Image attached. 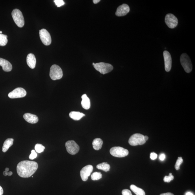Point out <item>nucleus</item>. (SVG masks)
Wrapping results in <instances>:
<instances>
[{
	"label": "nucleus",
	"instance_id": "nucleus-19",
	"mask_svg": "<svg viewBox=\"0 0 195 195\" xmlns=\"http://www.w3.org/2000/svg\"><path fill=\"white\" fill-rule=\"evenodd\" d=\"M69 116L71 119L75 120H79L85 116L83 113L79 112H70Z\"/></svg>",
	"mask_w": 195,
	"mask_h": 195
},
{
	"label": "nucleus",
	"instance_id": "nucleus-26",
	"mask_svg": "<svg viewBox=\"0 0 195 195\" xmlns=\"http://www.w3.org/2000/svg\"><path fill=\"white\" fill-rule=\"evenodd\" d=\"M45 148V147L41 144H35V151H36L37 152L39 153L43 152Z\"/></svg>",
	"mask_w": 195,
	"mask_h": 195
},
{
	"label": "nucleus",
	"instance_id": "nucleus-43",
	"mask_svg": "<svg viewBox=\"0 0 195 195\" xmlns=\"http://www.w3.org/2000/svg\"><path fill=\"white\" fill-rule=\"evenodd\" d=\"M94 64H95V63H93V65H94Z\"/></svg>",
	"mask_w": 195,
	"mask_h": 195
},
{
	"label": "nucleus",
	"instance_id": "nucleus-38",
	"mask_svg": "<svg viewBox=\"0 0 195 195\" xmlns=\"http://www.w3.org/2000/svg\"><path fill=\"white\" fill-rule=\"evenodd\" d=\"M148 139V136H144V139L145 140V141H147Z\"/></svg>",
	"mask_w": 195,
	"mask_h": 195
},
{
	"label": "nucleus",
	"instance_id": "nucleus-6",
	"mask_svg": "<svg viewBox=\"0 0 195 195\" xmlns=\"http://www.w3.org/2000/svg\"><path fill=\"white\" fill-rule=\"evenodd\" d=\"M146 142L144 139V136L139 133L134 134L130 137L129 140V144L133 146L142 145Z\"/></svg>",
	"mask_w": 195,
	"mask_h": 195
},
{
	"label": "nucleus",
	"instance_id": "nucleus-2",
	"mask_svg": "<svg viewBox=\"0 0 195 195\" xmlns=\"http://www.w3.org/2000/svg\"><path fill=\"white\" fill-rule=\"evenodd\" d=\"M180 62L184 70L189 73L192 70V64L189 56L186 53L182 54L180 56Z\"/></svg>",
	"mask_w": 195,
	"mask_h": 195
},
{
	"label": "nucleus",
	"instance_id": "nucleus-28",
	"mask_svg": "<svg viewBox=\"0 0 195 195\" xmlns=\"http://www.w3.org/2000/svg\"><path fill=\"white\" fill-rule=\"evenodd\" d=\"M174 179L173 176L172 175V173H170L169 176H165L164 178V181L165 182H169Z\"/></svg>",
	"mask_w": 195,
	"mask_h": 195
},
{
	"label": "nucleus",
	"instance_id": "nucleus-33",
	"mask_svg": "<svg viewBox=\"0 0 195 195\" xmlns=\"http://www.w3.org/2000/svg\"><path fill=\"white\" fill-rule=\"evenodd\" d=\"M165 155L164 154H161L159 156V159L161 161H163L165 160Z\"/></svg>",
	"mask_w": 195,
	"mask_h": 195
},
{
	"label": "nucleus",
	"instance_id": "nucleus-7",
	"mask_svg": "<svg viewBox=\"0 0 195 195\" xmlns=\"http://www.w3.org/2000/svg\"><path fill=\"white\" fill-rule=\"evenodd\" d=\"M110 153L113 156L123 158L128 155L129 151L121 147H114L111 148Z\"/></svg>",
	"mask_w": 195,
	"mask_h": 195
},
{
	"label": "nucleus",
	"instance_id": "nucleus-10",
	"mask_svg": "<svg viewBox=\"0 0 195 195\" xmlns=\"http://www.w3.org/2000/svg\"><path fill=\"white\" fill-rule=\"evenodd\" d=\"M39 36L41 41L44 44L49 46L51 43V35L49 32L45 29H42L39 31Z\"/></svg>",
	"mask_w": 195,
	"mask_h": 195
},
{
	"label": "nucleus",
	"instance_id": "nucleus-37",
	"mask_svg": "<svg viewBox=\"0 0 195 195\" xmlns=\"http://www.w3.org/2000/svg\"><path fill=\"white\" fill-rule=\"evenodd\" d=\"M8 172H6V171L3 172V175L5 176H7L8 175Z\"/></svg>",
	"mask_w": 195,
	"mask_h": 195
},
{
	"label": "nucleus",
	"instance_id": "nucleus-4",
	"mask_svg": "<svg viewBox=\"0 0 195 195\" xmlns=\"http://www.w3.org/2000/svg\"><path fill=\"white\" fill-rule=\"evenodd\" d=\"M12 16L15 24L20 28L24 26L25 21L22 14L20 10L15 9L12 12Z\"/></svg>",
	"mask_w": 195,
	"mask_h": 195
},
{
	"label": "nucleus",
	"instance_id": "nucleus-41",
	"mask_svg": "<svg viewBox=\"0 0 195 195\" xmlns=\"http://www.w3.org/2000/svg\"><path fill=\"white\" fill-rule=\"evenodd\" d=\"M9 169L8 168H6L5 169V171L6 172H8V171H9Z\"/></svg>",
	"mask_w": 195,
	"mask_h": 195
},
{
	"label": "nucleus",
	"instance_id": "nucleus-16",
	"mask_svg": "<svg viewBox=\"0 0 195 195\" xmlns=\"http://www.w3.org/2000/svg\"><path fill=\"white\" fill-rule=\"evenodd\" d=\"M0 66L2 67L3 70L5 72H10L12 70V66L8 60L0 58Z\"/></svg>",
	"mask_w": 195,
	"mask_h": 195
},
{
	"label": "nucleus",
	"instance_id": "nucleus-20",
	"mask_svg": "<svg viewBox=\"0 0 195 195\" xmlns=\"http://www.w3.org/2000/svg\"><path fill=\"white\" fill-rule=\"evenodd\" d=\"M103 144V142L101 139L96 138L94 139L93 141V148L96 150H99L101 148Z\"/></svg>",
	"mask_w": 195,
	"mask_h": 195
},
{
	"label": "nucleus",
	"instance_id": "nucleus-36",
	"mask_svg": "<svg viewBox=\"0 0 195 195\" xmlns=\"http://www.w3.org/2000/svg\"><path fill=\"white\" fill-rule=\"evenodd\" d=\"M100 1V0H93V2L94 4H96L99 3Z\"/></svg>",
	"mask_w": 195,
	"mask_h": 195
},
{
	"label": "nucleus",
	"instance_id": "nucleus-31",
	"mask_svg": "<svg viewBox=\"0 0 195 195\" xmlns=\"http://www.w3.org/2000/svg\"><path fill=\"white\" fill-rule=\"evenodd\" d=\"M122 193L123 195H132L131 192L129 190L127 189L123 190Z\"/></svg>",
	"mask_w": 195,
	"mask_h": 195
},
{
	"label": "nucleus",
	"instance_id": "nucleus-9",
	"mask_svg": "<svg viewBox=\"0 0 195 195\" xmlns=\"http://www.w3.org/2000/svg\"><path fill=\"white\" fill-rule=\"evenodd\" d=\"M165 22L167 26L171 29H173L177 27L178 22L177 18L171 14H167L165 17Z\"/></svg>",
	"mask_w": 195,
	"mask_h": 195
},
{
	"label": "nucleus",
	"instance_id": "nucleus-12",
	"mask_svg": "<svg viewBox=\"0 0 195 195\" xmlns=\"http://www.w3.org/2000/svg\"><path fill=\"white\" fill-rule=\"evenodd\" d=\"M93 166L91 165H87L81 169L80 173V176L83 181H87L88 178L93 172Z\"/></svg>",
	"mask_w": 195,
	"mask_h": 195
},
{
	"label": "nucleus",
	"instance_id": "nucleus-34",
	"mask_svg": "<svg viewBox=\"0 0 195 195\" xmlns=\"http://www.w3.org/2000/svg\"><path fill=\"white\" fill-rule=\"evenodd\" d=\"M3 194V190L2 188L0 186V195H2Z\"/></svg>",
	"mask_w": 195,
	"mask_h": 195
},
{
	"label": "nucleus",
	"instance_id": "nucleus-25",
	"mask_svg": "<svg viewBox=\"0 0 195 195\" xmlns=\"http://www.w3.org/2000/svg\"><path fill=\"white\" fill-rule=\"evenodd\" d=\"M102 177V174L100 172H95L92 174L91 175V179L92 180H97L101 179Z\"/></svg>",
	"mask_w": 195,
	"mask_h": 195
},
{
	"label": "nucleus",
	"instance_id": "nucleus-23",
	"mask_svg": "<svg viewBox=\"0 0 195 195\" xmlns=\"http://www.w3.org/2000/svg\"><path fill=\"white\" fill-rule=\"evenodd\" d=\"M96 168L102 170L105 172H108L110 171V165L106 162H103L96 165Z\"/></svg>",
	"mask_w": 195,
	"mask_h": 195
},
{
	"label": "nucleus",
	"instance_id": "nucleus-3",
	"mask_svg": "<svg viewBox=\"0 0 195 195\" xmlns=\"http://www.w3.org/2000/svg\"><path fill=\"white\" fill-rule=\"evenodd\" d=\"M93 66L96 70L104 75L111 72L114 68L112 65L104 62L96 63Z\"/></svg>",
	"mask_w": 195,
	"mask_h": 195
},
{
	"label": "nucleus",
	"instance_id": "nucleus-13",
	"mask_svg": "<svg viewBox=\"0 0 195 195\" xmlns=\"http://www.w3.org/2000/svg\"><path fill=\"white\" fill-rule=\"evenodd\" d=\"M163 57L165 60V71L169 72L171 70L172 67V60L170 54L167 51L163 52Z\"/></svg>",
	"mask_w": 195,
	"mask_h": 195
},
{
	"label": "nucleus",
	"instance_id": "nucleus-11",
	"mask_svg": "<svg viewBox=\"0 0 195 195\" xmlns=\"http://www.w3.org/2000/svg\"><path fill=\"white\" fill-rule=\"evenodd\" d=\"M26 92L22 87L17 88L8 94V97L12 99L23 98L26 96Z\"/></svg>",
	"mask_w": 195,
	"mask_h": 195
},
{
	"label": "nucleus",
	"instance_id": "nucleus-5",
	"mask_svg": "<svg viewBox=\"0 0 195 195\" xmlns=\"http://www.w3.org/2000/svg\"><path fill=\"white\" fill-rule=\"evenodd\" d=\"M63 73L62 69L57 65H52L50 69V76L52 80H56L61 79Z\"/></svg>",
	"mask_w": 195,
	"mask_h": 195
},
{
	"label": "nucleus",
	"instance_id": "nucleus-35",
	"mask_svg": "<svg viewBox=\"0 0 195 195\" xmlns=\"http://www.w3.org/2000/svg\"><path fill=\"white\" fill-rule=\"evenodd\" d=\"M160 195H174L172 193H163L161 194Z\"/></svg>",
	"mask_w": 195,
	"mask_h": 195
},
{
	"label": "nucleus",
	"instance_id": "nucleus-1",
	"mask_svg": "<svg viewBox=\"0 0 195 195\" xmlns=\"http://www.w3.org/2000/svg\"><path fill=\"white\" fill-rule=\"evenodd\" d=\"M38 168V165L35 161L24 160L18 163L17 172L20 177L28 178L34 174Z\"/></svg>",
	"mask_w": 195,
	"mask_h": 195
},
{
	"label": "nucleus",
	"instance_id": "nucleus-24",
	"mask_svg": "<svg viewBox=\"0 0 195 195\" xmlns=\"http://www.w3.org/2000/svg\"><path fill=\"white\" fill-rule=\"evenodd\" d=\"M7 36V35L0 34V46H5L8 43Z\"/></svg>",
	"mask_w": 195,
	"mask_h": 195
},
{
	"label": "nucleus",
	"instance_id": "nucleus-27",
	"mask_svg": "<svg viewBox=\"0 0 195 195\" xmlns=\"http://www.w3.org/2000/svg\"><path fill=\"white\" fill-rule=\"evenodd\" d=\"M183 159L182 157H179L178 158V159L177 161V162L176 163L175 165V168L176 170H178L180 169V165L183 162Z\"/></svg>",
	"mask_w": 195,
	"mask_h": 195
},
{
	"label": "nucleus",
	"instance_id": "nucleus-21",
	"mask_svg": "<svg viewBox=\"0 0 195 195\" xmlns=\"http://www.w3.org/2000/svg\"><path fill=\"white\" fill-rule=\"evenodd\" d=\"M14 139L13 138H8L4 142L2 147V151L4 152H7L8 149L13 144Z\"/></svg>",
	"mask_w": 195,
	"mask_h": 195
},
{
	"label": "nucleus",
	"instance_id": "nucleus-39",
	"mask_svg": "<svg viewBox=\"0 0 195 195\" xmlns=\"http://www.w3.org/2000/svg\"><path fill=\"white\" fill-rule=\"evenodd\" d=\"M12 174H13V173H12V172L11 171L8 172V176H11L12 175Z\"/></svg>",
	"mask_w": 195,
	"mask_h": 195
},
{
	"label": "nucleus",
	"instance_id": "nucleus-14",
	"mask_svg": "<svg viewBox=\"0 0 195 195\" xmlns=\"http://www.w3.org/2000/svg\"><path fill=\"white\" fill-rule=\"evenodd\" d=\"M129 11L130 8L129 6L127 4H123L117 8L115 14L117 16H123L126 15Z\"/></svg>",
	"mask_w": 195,
	"mask_h": 195
},
{
	"label": "nucleus",
	"instance_id": "nucleus-22",
	"mask_svg": "<svg viewBox=\"0 0 195 195\" xmlns=\"http://www.w3.org/2000/svg\"><path fill=\"white\" fill-rule=\"evenodd\" d=\"M130 188L136 195H145V193L143 189L135 185H131Z\"/></svg>",
	"mask_w": 195,
	"mask_h": 195
},
{
	"label": "nucleus",
	"instance_id": "nucleus-8",
	"mask_svg": "<svg viewBox=\"0 0 195 195\" xmlns=\"http://www.w3.org/2000/svg\"><path fill=\"white\" fill-rule=\"evenodd\" d=\"M67 152L71 155L76 154L79 152V147L74 140H70L67 141L65 144Z\"/></svg>",
	"mask_w": 195,
	"mask_h": 195
},
{
	"label": "nucleus",
	"instance_id": "nucleus-15",
	"mask_svg": "<svg viewBox=\"0 0 195 195\" xmlns=\"http://www.w3.org/2000/svg\"><path fill=\"white\" fill-rule=\"evenodd\" d=\"M23 117L27 122L31 124L36 123L39 121L38 117L36 115L30 113H26L24 114Z\"/></svg>",
	"mask_w": 195,
	"mask_h": 195
},
{
	"label": "nucleus",
	"instance_id": "nucleus-18",
	"mask_svg": "<svg viewBox=\"0 0 195 195\" xmlns=\"http://www.w3.org/2000/svg\"><path fill=\"white\" fill-rule=\"evenodd\" d=\"M82 101L81 104L83 108L85 110H88L91 108V102L89 98L87 97V94H84L81 96Z\"/></svg>",
	"mask_w": 195,
	"mask_h": 195
},
{
	"label": "nucleus",
	"instance_id": "nucleus-17",
	"mask_svg": "<svg viewBox=\"0 0 195 195\" xmlns=\"http://www.w3.org/2000/svg\"><path fill=\"white\" fill-rule=\"evenodd\" d=\"M27 64L30 68H35L36 63V59L34 54H29L26 58Z\"/></svg>",
	"mask_w": 195,
	"mask_h": 195
},
{
	"label": "nucleus",
	"instance_id": "nucleus-42",
	"mask_svg": "<svg viewBox=\"0 0 195 195\" xmlns=\"http://www.w3.org/2000/svg\"><path fill=\"white\" fill-rule=\"evenodd\" d=\"M2 31H0V34H2Z\"/></svg>",
	"mask_w": 195,
	"mask_h": 195
},
{
	"label": "nucleus",
	"instance_id": "nucleus-30",
	"mask_svg": "<svg viewBox=\"0 0 195 195\" xmlns=\"http://www.w3.org/2000/svg\"><path fill=\"white\" fill-rule=\"evenodd\" d=\"M37 157V154L35 152V151L34 150H33L31 151V154L29 156V158L31 159V160H33L35 158H36Z\"/></svg>",
	"mask_w": 195,
	"mask_h": 195
},
{
	"label": "nucleus",
	"instance_id": "nucleus-32",
	"mask_svg": "<svg viewBox=\"0 0 195 195\" xmlns=\"http://www.w3.org/2000/svg\"><path fill=\"white\" fill-rule=\"evenodd\" d=\"M158 156V155L156 153L152 152L150 154V158L152 160H155Z\"/></svg>",
	"mask_w": 195,
	"mask_h": 195
},
{
	"label": "nucleus",
	"instance_id": "nucleus-29",
	"mask_svg": "<svg viewBox=\"0 0 195 195\" xmlns=\"http://www.w3.org/2000/svg\"><path fill=\"white\" fill-rule=\"evenodd\" d=\"M54 2L58 7L63 6L65 4L63 0H55L54 1Z\"/></svg>",
	"mask_w": 195,
	"mask_h": 195
},
{
	"label": "nucleus",
	"instance_id": "nucleus-40",
	"mask_svg": "<svg viewBox=\"0 0 195 195\" xmlns=\"http://www.w3.org/2000/svg\"><path fill=\"white\" fill-rule=\"evenodd\" d=\"M186 195H194L192 193L188 192L186 193Z\"/></svg>",
	"mask_w": 195,
	"mask_h": 195
}]
</instances>
